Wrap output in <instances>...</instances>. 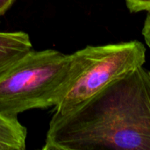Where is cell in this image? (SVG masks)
Instances as JSON below:
<instances>
[{
	"mask_svg": "<svg viewBox=\"0 0 150 150\" xmlns=\"http://www.w3.org/2000/svg\"><path fill=\"white\" fill-rule=\"evenodd\" d=\"M43 150H150V72L137 67L75 111L52 116Z\"/></svg>",
	"mask_w": 150,
	"mask_h": 150,
	"instance_id": "cell-1",
	"label": "cell"
},
{
	"mask_svg": "<svg viewBox=\"0 0 150 150\" xmlns=\"http://www.w3.org/2000/svg\"><path fill=\"white\" fill-rule=\"evenodd\" d=\"M83 64L82 49L71 54L31 49L0 76V114L18 118L29 110L55 106Z\"/></svg>",
	"mask_w": 150,
	"mask_h": 150,
	"instance_id": "cell-2",
	"label": "cell"
},
{
	"mask_svg": "<svg viewBox=\"0 0 150 150\" xmlns=\"http://www.w3.org/2000/svg\"><path fill=\"white\" fill-rule=\"evenodd\" d=\"M82 52L83 68L63 98L54 106V117L75 111L120 76L143 66L146 58V48L138 40L87 46Z\"/></svg>",
	"mask_w": 150,
	"mask_h": 150,
	"instance_id": "cell-3",
	"label": "cell"
},
{
	"mask_svg": "<svg viewBox=\"0 0 150 150\" xmlns=\"http://www.w3.org/2000/svg\"><path fill=\"white\" fill-rule=\"evenodd\" d=\"M33 49L30 36L23 31H0V76Z\"/></svg>",
	"mask_w": 150,
	"mask_h": 150,
	"instance_id": "cell-4",
	"label": "cell"
},
{
	"mask_svg": "<svg viewBox=\"0 0 150 150\" xmlns=\"http://www.w3.org/2000/svg\"><path fill=\"white\" fill-rule=\"evenodd\" d=\"M27 131L18 118L0 114V150H24Z\"/></svg>",
	"mask_w": 150,
	"mask_h": 150,
	"instance_id": "cell-5",
	"label": "cell"
},
{
	"mask_svg": "<svg viewBox=\"0 0 150 150\" xmlns=\"http://www.w3.org/2000/svg\"><path fill=\"white\" fill-rule=\"evenodd\" d=\"M126 2L132 12L150 11V0H126Z\"/></svg>",
	"mask_w": 150,
	"mask_h": 150,
	"instance_id": "cell-6",
	"label": "cell"
},
{
	"mask_svg": "<svg viewBox=\"0 0 150 150\" xmlns=\"http://www.w3.org/2000/svg\"><path fill=\"white\" fill-rule=\"evenodd\" d=\"M142 35L144 36V39L150 47V11H148V15L146 18V20L144 22V26L142 30Z\"/></svg>",
	"mask_w": 150,
	"mask_h": 150,
	"instance_id": "cell-7",
	"label": "cell"
},
{
	"mask_svg": "<svg viewBox=\"0 0 150 150\" xmlns=\"http://www.w3.org/2000/svg\"><path fill=\"white\" fill-rule=\"evenodd\" d=\"M15 0H0V16L4 15L13 4Z\"/></svg>",
	"mask_w": 150,
	"mask_h": 150,
	"instance_id": "cell-8",
	"label": "cell"
}]
</instances>
